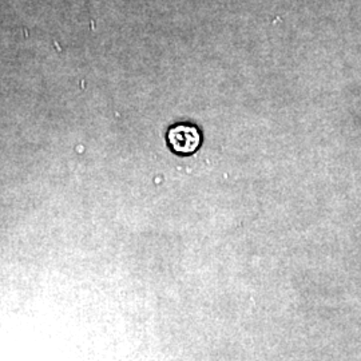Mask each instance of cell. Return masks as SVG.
<instances>
[{
    "label": "cell",
    "instance_id": "6da1fadb",
    "mask_svg": "<svg viewBox=\"0 0 361 361\" xmlns=\"http://www.w3.org/2000/svg\"><path fill=\"white\" fill-rule=\"evenodd\" d=\"M168 141L170 149L177 154H193L201 145V133L194 125L178 123L169 129Z\"/></svg>",
    "mask_w": 361,
    "mask_h": 361
}]
</instances>
